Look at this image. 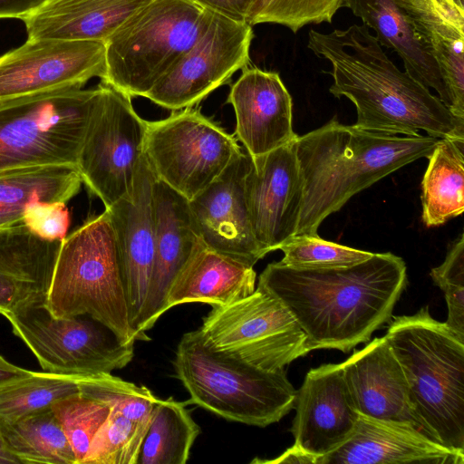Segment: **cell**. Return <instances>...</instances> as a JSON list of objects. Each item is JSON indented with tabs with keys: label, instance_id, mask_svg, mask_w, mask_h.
I'll return each mask as SVG.
<instances>
[{
	"label": "cell",
	"instance_id": "obj_37",
	"mask_svg": "<svg viewBox=\"0 0 464 464\" xmlns=\"http://www.w3.org/2000/svg\"><path fill=\"white\" fill-rule=\"evenodd\" d=\"M435 285L443 292L448 318L446 325L464 340V235L450 246L445 260L430 270Z\"/></svg>",
	"mask_w": 464,
	"mask_h": 464
},
{
	"label": "cell",
	"instance_id": "obj_21",
	"mask_svg": "<svg viewBox=\"0 0 464 464\" xmlns=\"http://www.w3.org/2000/svg\"><path fill=\"white\" fill-rule=\"evenodd\" d=\"M341 366L359 414L407 422L423 432L413 411L407 379L385 336L353 352Z\"/></svg>",
	"mask_w": 464,
	"mask_h": 464
},
{
	"label": "cell",
	"instance_id": "obj_3",
	"mask_svg": "<svg viewBox=\"0 0 464 464\" xmlns=\"http://www.w3.org/2000/svg\"><path fill=\"white\" fill-rule=\"evenodd\" d=\"M440 139L389 135L339 122L297 136L295 149L302 180L295 236L318 235L322 222L355 194L419 159Z\"/></svg>",
	"mask_w": 464,
	"mask_h": 464
},
{
	"label": "cell",
	"instance_id": "obj_24",
	"mask_svg": "<svg viewBox=\"0 0 464 464\" xmlns=\"http://www.w3.org/2000/svg\"><path fill=\"white\" fill-rule=\"evenodd\" d=\"M62 244L40 237L23 222L0 227V314L46 304Z\"/></svg>",
	"mask_w": 464,
	"mask_h": 464
},
{
	"label": "cell",
	"instance_id": "obj_28",
	"mask_svg": "<svg viewBox=\"0 0 464 464\" xmlns=\"http://www.w3.org/2000/svg\"><path fill=\"white\" fill-rule=\"evenodd\" d=\"M82 179L74 165H34L0 172V227L23 222L33 203H66L80 190Z\"/></svg>",
	"mask_w": 464,
	"mask_h": 464
},
{
	"label": "cell",
	"instance_id": "obj_36",
	"mask_svg": "<svg viewBox=\"0 0 464 464\" xmlns=\"http://www.w3.org/2000/svg\"><path fill=\"white\" fill-rule=\"evenodd\" d=\"M280 263L295 268L350 266L366 260L373 253L321 238L318 235L295 236L279 248Z\"/></svg>",
	"mask_w": 464,
	"mask_h": 464
},
{
	"label": "cell",
	"instance_id": "obj_1",
	"mask_svg": "<svg viewBox=\"0 0 464 464\" xmlns=\"http://www.w3.org/2000/svg\"><path fill=\"white\" fill-rule=\"evenodd\" d=\"M406 283L405 262L387 252L343 267L295 268L273 262L257 285L284 304L306 334L310 351L348 353L391 320Z\"/></svg>",
	"mask_w": 464,
	"mask_h": 464
},
{
	"label": "cell",
	"instance_id": "obj_6",
	"mask_svg": "<svg viewBox=\"0 0 464 464\" xmlns=\"http://www.w3.org/2000/svg\"><path fill=\"white\" fill-rule=\"evenodd\" d=\"M46 306L57 317L89 314L125 343L140 341L130 321L117 236L107 209L63 240Z\"/></svg>",
	"mask_w": 464,
	"mask_h": 464
},
{
	"label": "cell",
	"instance_id": "obj_10",
	"mask_svg": "<svg viewBox=\"0 0 464 464\" xmlns=\"http://www.w3.org/2000/svg\"><path fill=\"white\" fill-rule=\"evenodd\" d=\"M5 316L44 372L71 376L111 373L128 365L134 356L135 343H123L89 314L57 317L44 304Z\"/></svg>",
	"mask_w": 464,
	"mask_h": 464
},
{
	"label": "cell",
	"instance_id": "obj_11",
	"mask_svg": "<svg viewBox=\"0 0 464 464\" xmlns=\"http://www.w3.org/2000/svg\"><path fill=\"white\" fill-rule=\"evenodd\" d=\"M242 151L237 139L193 107L147 121L144 157L157 179L192 199Z\"/></svg>",
	"mask_w": 464,
	"mask_h": 464
},
{
	"label": "cell",
	"instance_id": "obj_27",
	"mask_svg": "<svg viewBox=\"0 0 464 464\" xmlns=\"http://www.w3.org/2000/svg\"><path fill=\"white\" fill-rule=\"evenodd\" d=\"M343 7H348L375 33L382 46L399 55L404 72L426 88L435 90L446 106L447 93L438 65L393 0H344Z\"/></svg>",
	"mask_w": 464,
	"mask_h": 464
},
{
	"label": "cell",
	"instance_id": "obj_9",
	"mask_svg": "<svg viewBox=\"0 0 464 464\" xmlns=\"http://www.w3.org/2000/svg\"><path fill=\"white\" fill-rule=\"evenodd\" d=\"M213 351L267 370H285L310 351L307 336L271 293H253L223 306H212L198 329Z\"/></svg>",
	"mask_w": 464,
	"mask_h": 464
},
{
	"label": "cell",
	"instance_id": "obj_42",
	"mask_svg": "<svg viewBox=\"0 0 464 464\" xmlns=\"http://www.w3.org/2000/svg\"><path fill=\"white\" fill-rule=\"evenodd\" d=\"M7 463H21V461L7 449L0 432V464Z\"/></svg>",
	"mask_w": 464,
	"mask_h": 464
},
{
	"label": "cell",
	"instance_id": "obj_16",
	"mask_svg": "<svg viewBox=\"0 0 464 464\" xmlns=\"http://www.w3.org/2000/svg\"><path fill=\"white\" fill-rule=\"evenodd\" d=\"M295 140L251 158L246 178L250 224L264 256L296 234L303 191Z\"/></svg>",
	"mask_w": 464,
	"mask_h": 464
},
{
	"label": "cell",
	"instance_id": "obj_25",
	"mask_svg": "<svg viewBox=\"0 0 464 464\" xmlns=\"http://www.w3.org/2000/svg\"><path fill=\"white\" fill-rule=\"evenodd\" d=\"M152 0H48L23 20L27 39L105 40Z\"/></svg>",
	"mask_w": 464,
	"mask_h": 464
},
{
	"label": "cell",
	"instance_id": "obj_17",
	"mask_svg": "<svg viewBox=\"0 0 464 464\" xmlns=\"http://www.w3.org/2000/svg\"><path fill=\"white\" fill-rule=\"evenodd\" d=\"M252 159L243 150L188 207L204 245L250 266L264 257L255 240L245 195Z\"/></svg>",
	"mask_w": 464,
	"mask_h": 464
},
{
	"label": "cell",
	"instance_id": "obj_35",
	"mask_svg": "<svg viewBox=\"0 0 464 464\" xmlns=\"http://www.w3.org/2000/svg\"><path fill=\"white\" fill-rule=\"evenodd\" d=\"M344 0H254L246 18L259 24L284 25L297 33L307 24L331 23Z\"/></svg>",
	"mask_w": 464,
	"mask_h": 464
},
{
	"label": "cell",
	"instance_id": "obj_40",
	"mask_svg": "<svg viewBox=\"0 0 464 464\" xmlns=\"http://www.w3.org/2000/svg\"><path fill=\"white\" fill-rule=\"evenodd\" d=\"M48 0H0V19L24 20Z\"/></svg>",
	"mask_w": 464,
	"mask_h": 464
},
{
	"label": "cell",
	"instance_id": "obj_29",
	"mask_svg": "<svg viewBox=\"0 0 464 464\" xmlns=\"http://www.w3.org/2000/svg\"><path fill=\"white\" fill-rule=\"evenodd\" d=\"M421 181L422 221L438 227L464 211V137L440 139Z\"/></svg>",
	"mask_w": 464,
	"mask_h": 464
},
{
	"label": "cell",
	"instance_id": "obj_33",
	"mask_svg": "<svg viewBox=\"0 0 464 464\" xmlns=\"http://www.w3.org/2000/svg\"><path fill=\"white\" fill-rule=\"evenodd\" d=\"M79 379L31 372L1 383L0 420L12 421L52 408L57 401L80 391Z\"/></svg>",
	"mask_w": 464,
	"mask_h": 464
},
{
	"label": "cell",
	"instance_id": "obj_20",
	"mask_svg": "<svg viewBox=\"0 0 464 464\" xmlns=\"http://www.w3.org/2000/svg\"><path fill=\"white\" fill-rule=\"evenodd\" d=\"M155 250L148 295L139 334L145 332L167 312L173 281L192 255L204 243L196 227L188 200L156 179L154 183Z\"/></svg>",
	"mask_w": 464,
	"mask_h": 464
},
{
	"label": "cell",
	"instance_id": "obj_41",
	"mask_svg": "<svg viewBox=\"0 0 464 464\" xmlns=\"http://www.w3.org/2000/svg\"><path fill=\"white\" fill-rule=\"evenodd\" d=\"M31 372L13 364L0 355V384L11 379L26 375Z\"/></svg>",
	"mask_w": 464,
	"mask_h": 464
},
{
	"label": "cell",
	"instance_id": "obj_15",
	"mask_svg": "<svg viewBox=\"0 0 464 464\" xmlns=\"http://www.w3.org/2000/svg\"><path fill=\"white\" fill-rule=\"evenodd\" d=\"M105 45L101 41L27 39L0 55V102L56 90L82 88L102 79Z\"/></svg>",
	"mask_w": 464,
	"mask_h": 464
},
{
	"label": "cell",
	"instance_id": "obj_26",
	"mask_svg": "<svg viewBox=\"0 0 464 464\" xmlns=\"http://www.w3.org/2000/svg\"><path fill=\"white\" fill-rule=\"evenodd\" d=\"M253 267L203 244L173 281L166 309L193 302L223 306L246 297L256 289Z\"/></svg>",
	"mask_w": 464,
	"mask_h": 464
},
{
	"label": "cell",
	"instance_id": "obj_14",
	"mask_svg": "<svg viewBox=\"0 0 464 464\" xmlns=\"http://www.w3.org/2000/svg\"><path fill=\"white\" fill-rule=\"evenodd\" d=\"M294 408V445L276 459L252 463L314 464L351 437L359 417L341 363L311 369L296 391Z\"/></svg>",
	"mask_w": 464,
	"mask_h": 464
},
{
	"label": "cell",
	"instance_id": "obj_2",
	"mask_svg": "<svg viewBox=\"0 0 464 464\" xmlns=\"http://www.w3.org/2000/svg\"><path fill=\"white\" fill-rule=\"evenodd\" d=\"M307 47L330 63L329 92L354 104L358 128L389 135L464 137V119L401 72L364 24L329 33L310 30Z\"/></svg>",
	"mask_w": 464,
	"mask_h": 464
},
{
	"label": "cell",
	"instance_id": "obj_4",
	"mask_svg": "<svg viewBox=\"0 0 464 464\" xmlns=\"http://www.w3.org/2000/svg\"><path fill=\"white\" fill-rule=\"evenodd\" d=\"M384 336L403 370L423 433L464 452V340L428 306L394 316Z\"/></svg>",
	"mask_w": 464,
	"mask_h": 464
},
{
	"label": "cell",
	"instance_id": "obj_13",
	"mask_svg": "<svg viewBox=\"0 0 464 464\" xmlns=\"http://www.w3.org/2000/svg\"><path fill=\"white\" fill-rule=\"evenodd\" d=\"M252 25L210 11L193 45L144 98L170 111L193 107L250 62Z\"/></svg>",
	"mask_w": 464,
	"mask_h": 464
},
{
	"label": "cell",
	"instance_id": "obj_38",
	"mask_svg": "<svg viewBox=\"0 0 464 464\" xmlns=\"http://www.w3.org/2000/svg\"><path fill=\"white\" fill-rule=\"evenodd\" d=\"M23 223L42 238L63 240L70 218L64 203L36 202L25 209Z\"/></svg>",
	"mask_w": 464,
	"mask_h": 464
},
{
	"label": "cell",
	"instance_id": "obj_31",
	"mask_svg": "<svg viewBox=\"0 0 464 464\" xmlns=\"http://www.w3.org/2000/svg\"><path fill=\"white\" fill-rule=\"evenodd\" d=\"M172 397L155 404L140 449L137 464H185L200 433L185 407Z\"/></svg>",
	"mask_w": 464,
	"mask_h": 464
},
{
	"label": "cell",
	"instance_id": "obj_5",
	"mask_svg": "<svg viewBox=\"0 0 464 464\" xmlns=\"http://www.w3.org/2000/svg\"><path fill=\"white\" fill-rule=\"evenodd\" d=\"M193 403L230 421L266 427L294 409L285 370L267 371L210 349L198 330L183 334L173 361Z\"/></svg>",
	"mask_w": 464,
	"mask_h": 464
},
{
	"label": "cell",
	"instance_id": "obj_18",
	"mask_svg": "<svg viewBox=\"0 0 464 464\" xmlns=\"http://www.w3.org/2000/svg\"><path fill=\"white\" fill-rule=\"evenodd\" d=\"M156 177L144 154L136 173L132 194L109 211L117 236L122 279L130 324L139 334L153 268L155 250L154 183Z\"/></svg>",
	"mask_w": 464,
	"mask_h": 464
},
{
	"label": "cell",
	"instance_id": "obj_30",
	"mask_svg": "<svg viewBox=\"0 0 464 464\" xmlns=\"http://www.w3.org/2000/svg\"><path fill=\"white\" fill-rule=\"evenodd\" d=\"M109 406V415L95 434L82 464H137L150 409L138 394H122Z\"/></svg>",
	"mask_w": 464,
	"mask_h": 464
},
{
	"label": "cell",
	"instance_id": "obj_32",
	"mask_svg": "<svg viewBox=\"0 0 464 464\" xmlns=\"http://www.w3.org/2000/svg\"><path fill=\"white\" fill-rule=\"evenodd\" d=\"M0 432L21 463L78 464L52 408L12 421L0 420Z\"/></svg>",
	"mask_w": 464,
	"mask_h": 464
},
{
	"label": "cell",
	"instance_id": "obj_22",
	"mask_svg": "<svg viewBox=\"0 0 464 464\" xmlns=\"http://www.w3.org/2000/svg\"><path fill=\"white\" fill-rule=\"evenodd\" d=\"M463 464L464 452L450 449L407 422L359 414L351 437L314 464Z\"/></svg>",
	"mask_w": 464,
	"mask_h": 464
},
{
	"label": "cell",
	"instance_id": "obj_12",
	"mask_svg": "<svg viewBox=\"0 0 464 464\" xmlns=\"http://www.w3.org/2000/svg\"><path fill=\"white\" fill-rule=\"evenodd\" d=\"M102 92L79 153L82 182L105 209L130 197L144 154L147 121L136 112L131 97L100 83Z\"/></svg>",
	"mask_w": 464,
	"mask_h": 464
},
{
	"label": "cell",
	"instance_id": "obj_34",
	"mask_svg": "<svg viewBox=\"0 0 464 464\" xmlns=\"http://www.w3.org/2000/svg\"><path fill=\"white\" fill-rule=\"evenodd\" d=\"M52 410L72 448L77 463L82 464L95 434L109 415V404L79 391L54 402Z\"/></svg>",
	"mask_w": 464,
	"mask_h": 464
},
{
	"label": "cell",
	"instance_id": "obj_8",
	"mask_svg": "<svg viewBox=\"0 0 464 464\" xmlns=\"http://www.w3.org/2000/svg\"><path fill=\"white\" fill-rule=\"evenodd\" d=\"M102 86L56 90L0 102V172L45 164L77 167Z\"/></svg>",
	"mask_w": 464,
	"mask_h": 464
},
{
	"label": "cell",
	"instance_id": "obj_39",
	"mask_svg": "<svg viewBox=\"0 0 464 464\" xmlns=\"http://www.w3.org/2000/svg\"><path fill=\"white\" fill-rule=\"evenodd\" d=\"M197 5L235 21L246 22L254 0H191Z\"/></svg>",
	"mask_w": 464,
	"mask_h": 464
},
{
	"label": "cell",
	"instance_id": "obj_23",
	"mask_svg": "<svg viewBox=\"0 0 464 464\" xmlns=\"http://www.w3.org/2000/svg\"><path fill=\"white\" fill-rule=\"evenodd\" d=\"M436 62L446 107L464 119V0H393Z\"/></svg>",
	"mask_w": 464,
	"mask_h": 464
},
{
	"label": "cell",
	"instance_id": "obj_7",
	"mask_svg": "<svg viewBox=\"0 0 464 464\" xmlns=\"http://www.w3.org/2000/svg\"><path fill=\"white\" fill-rule=\"evenodd\" d=\"M209 14L191 0H152L105 40L101 82L130 97H145L193 45Z\"/></svg>",
	"mask_w": 464,
	"mask_h": 464
},
{
	"label": "cell",
	"instance_id": "obj_19",
	"mask_svg": "<svg viewBox=\"0 0 464 464\" xmlns=\"http://www.w3.org/2000/svg\"><path fill=\"white\" fill-rule=\"evenodd\" d=\"M236 116L235 134L251 158L294 141L292 97L280 75L248 66L227 97Z\"/></svg>",
	"mask_w": 464,
	"mask_h": 464
}]
</instances>
